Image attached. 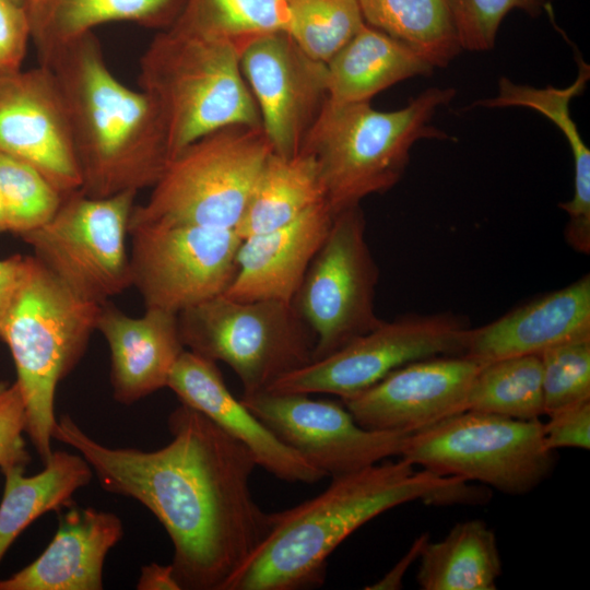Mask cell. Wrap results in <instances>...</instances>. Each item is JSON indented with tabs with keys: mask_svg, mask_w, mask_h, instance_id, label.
Here are the masks:
<instances>
[{
	"mask_svg": "<svg viewBox=\"0 0 590 590\" xmlns=\"http://www.w3.org/2000/svg\"><path fill=\"white\" fill-rule=\"evenodd\" d=\"M168 428L172 440L157 450L113 448L63 414L52 439L75 449L105 491L138 500L158 519L174 546L181 589L225 590L271 526L249 484L257 462L186 404L169 414Z\"/></svg>",
	"mask_w": 590,
	"mask_h": 590,
	"instance_id": "obj_1",
	"label": "cell"
},
{
	"mask_svg": "<svg viewBox=\"0 0 590 590\" xmlns=\"http://www.w3.org/2000/svg\"><path fill=\"white\" fill-rule=\"evenodd\" d=\"M464 480L421 469L404 459L332 477L316 497L271 514L259 545L225 590H298L320 586L330 554L350 534L399 505L440 504Z\"/></svg>",
	"mask_w": 590,
	"mask_h": 590,
	"instance_id": "obj_2",
	"label": "cell"
},
{
	"mask_svg": "<svg viewBox=\"0 0 590 590\" xmlns=\"http://www.w3.org/2000/svg\"><path fill=\"white\" fill-rule=\"evenodd\" d=\"M59 85L81 177L92 198L152 188L170 161L155 101L125 85L108 68L99 39L88 33L45 64Z\"/></svg>",
	"mask_w": 590,
	"mask_h": 590,
	"instance_id": "obj_3",
	"label": "cell"
},
{
	"mask_svg": "<svg viewBox=\"0 0 590 590\" xmlns=\"http://www.w3.org/2000/svg\"><path fill=\"white\" fill-rule=\"evenodd\" d=\"M455 95L451 87H429L390 111L377 110L370 102L327 99L300 152L315 158L332 214L391 189L401 179L416 141L449 139L430 120Z\"/></svg>",
	"mask_w": 590,
	"mask_h": 590,
	"instance_id": "obj_4",
	"label": "cell"
},
{
	"mask_svg": "<svg viewBox=\"0 0 590 590\" xmlns=\"http://www.w3.org/2000/svg\"><path fill=\"white\" fill-rule=\"evenodd\" d=\"M139 85L162 114L170 160L221 128L261 127L243 75L240 51L229 43L175 26L153 37L139 63Z\"/></svg>",
	"mask_w": 590,
	"mask_h": 590,
	"instance_id": "obj_5",
	"label": "cell"
},
{
	"mask_svg": "<svg viewBox=\"0 0 590 590\" xmlns=\"http://www.w3.org/2000/svg\"><path fill=\"white\" fill-rule=\"evenodd\" d=\"M99 305L72 294L34 257L0 330L16 369L25 433L45 463L52 453L58 384L82 358L96 330Z\"/></svg>",
	"mask_w": 590,
	"mask_h": 590,
	"instance_id": "obj_6",
	"label": "cell"
},
{
	"mask_svg": "<svg viewBox=\"0 0 590 590\" xmlns=\"http://www.w3.org/2000/svg\"><path fill=\"white\" fill-rule=\"evenodd\" d=\"M272 152L262 127L234 125L203 135L169 161L148 200L133 206L128 231L151 224L236 229Z\"/></svg>",
	"mask_w": 590,
	"mask_h": 590,
	"instance_id": "obj_7",
	"label": "cell"
},
{
	"mask_svg": "<svg viewBox=\"0 0 590 590\" xmlns=\"http://www.w3.org/2000/svg\"><path fill=\"white\" fill-rule=\"evenodd\" d=\"M182 344L227 364L244 392L266 391L314 359L316 338L292 303L239 302L220 295L177 315Z\"/></svg>",
	"mask_w": 590,
	"mask_h": 590,
	"instance_id": "obj_8",
	"label": "cell"
},
{
	"mask_svg": "<svg viewBox=\"0 0 590 590\" xmlns=\"http://www.w3.org/2000/svg\"><path fill=\"white\" fill-rule=\"evenodd\" d=\"M553 453L540 418L465 410L409 434L400 457L436 474L523 495L550 476Z\"/></svg>",
	"mask_w": 590,
	"mask_h": 590,
	"instance_id": "obj_9",
	"label": "cell"
},
{
	"mask_svg": "<svg viewBox=\"0 0 590 590\" xmlns=\"http://www.w3.org/2000/svg\"><path fill=\"white\" fill-rule=\"evenodd\" d=\"M137 193L92 198L73 191L46 223L20 236L66 288L102 305L131 286L126 236Z\"/></svg>",
	"mask_w": 590,
	"mask_h": 590,
	"instance_id": "obj_10",
	"label": "cell"
},
{
	"mask_svg": "<svg viewBox=\"0 0 590 590\" xmlns=\"http://www.w3.org/2000/svg\"><path fill=\"white\" fill-rule=\"evenodd\" d=\"M378 267L366 239L359 205L333 216L293 299L316 338L314 359L322 358L376 328Z\"/></svg>",
	"mask_w": 590,
	"mask_h": 590,
	"instance_id": "obj_11",
	"label": "cell"
},
{
	"mask_svg": "<svg viewBox=\"0 0 590 590\" xmlns=\"http://www.w3.org/2000/svg\"><path fill=\"white\" fill-rule=\"evenodd\" d=\"M470 330L462 318L448 312L382 320L338 351L284 375L266 391L344 399L409 363L464 354Z\"/></svg>",
	"mask_w": 590,
	"mask_h": 590,
	"instance_id": "obj_12",
	"label": "cell"
},
{
	"mask_svg": "<svg viewBox=\"0 0 590 590\" xmlns=\"http://www.w3.org/2000/svg\"><path fill=\"white\" fill-rule=\"evenodd\" d=\"M131 286L145 309L178 315L223 295L236 271L235 229L151 224L132 227Z\"/></svg>",
	"mask_w": 590,
	"mask_h": 590,
	"instance_id": "obj_13",
	"label": "cell"
},
{
	"mask_svg": "<svg viewBox=\"0 0 590 590\" xmlns=\"http://www.w3.org/2000/svg\"><path fill=\"white\" fill-rule=\"evenodd\" d=\"M240 400L326 476L344 475L400 456L409 435L363 427L344 404L308 394L263 391Z\"/></svg>",
	"mask_w": 590,
	"mask_h": 590,
	"instance_id": "obj_14",
	"label": "cell"
},
{
	"mask_svg": "<svg viewBox=\"0 0 590 590\" xmlns=\"http://www.w3.org/2000/svg\"><path fill=\"white\" fill-rule=\"evenodd\" d=\"M240 68L273 153L298 154L328 99L327 64L309 57L287 32H278L249 43Z\"/></svg>",
	"mask_w": 590,
	"mask_h": 590,
	"instance_id": "obj_15",
	"label": "cell"
},
{
	"mask_svg": "<svg viewBox=\"0 0 590 590\" xmlns=\"http://www.w3.org/2000/svg\"><path fill=\"white\" fill-rule=\"evenodd\" d=\"M0 152L35 167L62 196L80 190L64 102L48 67L0 74Z\"/></svg>",
	"mask_w": 590,
	"mask_h": 590,
	"instance_id": "obj_16",
	"label": "cell"
},
{
	"mask_svg": "<svg viewBox=\"0 0 590 590\" xmlns=\"http://www.w3.org/2000/svg\"><path fill=\"white\" fill-rule=\"evenodd\" d=\"M481 366L464 354L415 361L342 402L363 427L412 434L465 411Z\"/></svg>",
	"mask_w": 590,
	"mask_h": 590,
	"instance_id": "obj_17",
	"label": "cell"
},
{
	"mask_svg": "<svg viewBox=\"0 0 590 590\" xmlns=\"http://www.w3.org/2000/svg\"><path fill=\"white\" fill-rule=\"evenodd\" d=\"M167 387L180 403L201 412L253 456L257 465L291 483H316L326 475L279 439L228 390L215 362L185 350L176 361Z\"/></svg>",
	"mask_w": 590,
	"mask_h": 590,
	"instance_id": "obj_18",
	"label": "cell"
},
{
	"mask_svg": "<svg viewBox=\"0 0 590 590\" xmlns=\"http://www.w3.org/2000/svg\"><path fill=\"white\" fill-rule=\"evenodd\" d=\"M333 216L322 201L282 227L241 238L236 271L223 295L239 302L293 303Z\"/></svg>",
	"mask_w": 590,
	"mask_h": 590,
	"instance_id": "obj_19",
	"label": "cell"
},
{
	"mask_svg": "<svg viewBox=\"0 0 590 590\" xmlns=\"http://www.w3.org/2000/svg\"><path fill=\"white\" fill-rule=\"evenodd\" d=\"M98 330L110 352L109 379L114 399L125 405L167 387L169 374L186 350L177 315L145 309L130 317L107 302L99 305Z\"/></svg>",
	"mask_w": 590,
	"mask_h": 590,
	"instance_id": "obj_20",
	"label": "cell"
},
{
	"mask_svg": "<svg viewBox=\"0 0 590 590\" xmlns=\"http://www.w3.org/2000/svg\"><path fill=\"white\" fill-rule=\"evenodd\" d=\"M586 338H590L589 274L471 329L464 355L486 364L541 354L558 344Z\"/></svg>",
	"mask_w": 590,
	"mask_h": 590,
	"instance_id": "obj_21",
	"label": "cell"
},
{
	"mask_svg": "<svg viewBox=\"0 0 590 590\" xmlns=\"http://www.w3.org/2000/svg\"><path fill=\"white\" fill-rule=\"evenodd\" d=\"M73 505V504H72ZM70 505L44 552L0 580V590H102L104 563L121 540L120 518L93 507Z\"/></svg>",
	"mask_w": 590,
	"mask_h": 590,
	"instance_id": "obj_22",
	"label": "cell"
},
{
	"mask_svg": "<svg viewBox=\"0 0 590 590\" xmlns=\"http://www.w3.org/2000/svg\"><path fill=\"white\" fill-rule=\"evenodd\" d=\"M185 0H25L31 40L39 64L103 24L131 22L164 30L178 17Z\"/></svg>",
	"mask_w": 590,
	"mask_h": 590,
	"instance_id": "obj_23",
	"label": "cell"
},
{
	"mask_svg": "<svg viewBox=\"0 0 590 590\" xmlns=\"http://www.w3.org/2000/svg\"><path fill=\"white\" fill-rule=\"evenodd\" d=\"M328 101L366 103L384 90L434 67L406 44L365 24L327 63Z\"/></svg>",
	"mask_w": 590,
	"mask_h": 590,
	"instance_id": "obj_24",
	"label": "cell"
},
{
	"mask_svg": "<svg viewBox=\"0 0 590 590\" xmlns=\"http://www.w3.org/2000/svg\"><path fill=\"white\" fill-rule=\"evenodd\" d=\"M39 473L25 476V465L0 469L4 476L0 503V563L16 538L37 518L73 504L72 496L87 485L93 471L80 453L52 451Z\"/></svg>",
	"mask_w": 590,
	"mask_h": 590,
	"instance_id": "obj_25",
	"label": "cell"
},
{
	"mask_svg": "<svg viewBox=\"0 0 590 590\" xmlns=\"http://www.w3.org/2000/svg\"><path fill=\"white\" fill-rule=\"evenodd\" d=\"M418 557L423 590H493L502 575L497 538L479 519L455 524L437 542L425 541Z\"/></svg>",
	"mask_w": 590,
	"mask_h": 590,
	"instance_id": "obj_26",
	"label": "cell"
},
{
	"mask_svg": "<svg viewBox=\"0 0 590 590\" xmlns=\"http://www.w3.org/2000/svg\"><path fill=\"white\" fill-rule=\"evenodd\" d=\"M322 201H326L323 185L310 154L299 152L284 157L272 152L235 231L245 238L276 229Z\"/></svg>",
	"mask_w": 590,
	"mask_h": 590,
	"instance_id": "obj_27",
	"label": "cell"
},
{
	"mask_svg": "<svg viewBox=\"0 0 590 590\" xmlns=\"http://www.w3.org/2000/svg\"><path fill=\"white\" fill-rule=\"evenodd\" d=\"M366 24L406 44L435 67H447L461 47L450 0H358Z\"/></svg>",
	"mask_w": 590,
	"mask_h": 590,
	"instance_id": "obj_28",
	"label": "cell"
},
{
	"mask_svg": "<svg viewBox=\"0 0 590 590\" xmlns=\"http://www.w3.org/2000/svg\"><path fill=\"white\" fill-rule=\"evenodd\" d=\"M288 0H185L173 26L235 46L287 32ZM170 25V26H172Z\"/></svg>",
	"mask_w": 590,
	"mask_h": 590,
	"instance_id": "obj_29",
	"label": "cell"
},
{
	"mask_svg": "<svg viewBox=\"0 0 590 590\" xmlns=\"http://www.w3.org/2000/svg\"><path fill=\"white\" fill-rule=\"evenodd\" d=\"M467 410L518 420L545 415L540 354L482 364L472 382Z\"/></svg>",
	"mask_w": 590,
	"mask_h": 590,
	"instance_id": "obj_30",
	"label": "cell"
},
{
	"mask_svg": "<svg viewBox=\"0 0 590 590\" xmlns=\"http://www.w3.org/2000/svg\"><path fill=\"white\" fill-rule=\"evenodd\" d=\"M579 71L575 82L564 88L547 86L536 88L514 83L507 78H500L498 93L495 97L477 101L473 106L488 108L521 106L536 110L557 126L567 139L575 167L574 185H590V151L580 138L577 126L570 116V102L580 95L590 78V67L579 59Z\"/></svg>",
	"mask_w": 590,
	"mask_h": 590,
	"instance_id": "obj_31",
	"label": "cell"
},
{
	"mask_svg": "<svg viewBox=\"0 0 590 590\" xmlns=\"http://www.w3.org/2000/svg\"><path fill=\"white\" fill-rule=\"evenodd\" d=\"M287 34L327 63L366 24L358 0H288Z\"/></svg>",
	"mask_w": 590,
	"mask_h": 590,
	"instance_id": "obj_32",
	"label": "cell"
},
{
	"mask_svg": "<svg viewBox=\"0 0 590 590\" xmlns=\"http://www.w3.org/2000/svg\"><path fill=\"white\" fill-rule=\"evenodd\" d=\"M0 197L9 231L19 235L46 223L63 198L35 167L2 152Z\"/></svg>",
	"mask_w": 590,
	"mask_h": 590,
	"instance_id": "obj_33",
	"label": "cell"
},
{
	"mask_svg": "<svg viewBox=\"0 0 590 590\" xmlns=\"http://www.w3.org/2000/svg\"><path fill=\"white\" fill-rule=\"evenodd\" d=\"M540 357L545 415L590 400V338L550 347Z\"/></svg>",
	"mask_w": 590,
	"mask_h": 590,
	"instance_id": "obj_34",
	"label": "cell"
},
{
	"mask_svg": "<svg viewBox=\"0 0 590 590\" xmlns=\"http://www.w3.org/2000/svg\"><path fill=\"white\" fill-rule=\"evenodd\" d=\"M461 49L485 51L494 47L499 25L514 9L531 16L542 12L545 0H450Z\"/></svg>",
	"mask_w": 590,
	"mask_h": 590,
	"instance_id": "obj_35",
	"label": "cell"
},
{
	"mask_svg": "<svg viewBox=\"0 0 590 590\" xmlns=\"http://www.w3.org/2000/svg\"><path fill=\"white\" fill-rule=\"evenodd\" d=\"M26 414L23 398L16 382L0 385V469L27 465L31 457L26 450L23 433Z\"/></svg>",
	"mask_w": 590,
	"mask_h": 590,
	"instance_id": "obj_36",
	"label": "cell"
},
{
	"mask_svg": "<svg viewBox=\"0 0 590 590\" xmlns=\"http://www.w3.org/2000/svg\"><path fill=\"white\" fill-rule=\"evenodd\" d=\"M543 423V439L547 449L590 448V400L562 409Z\"/></svg>",
	"mask_w": 590,
	"mask_h": 590,
	"instance_id": "obj_37",
	"label": "cell"
},
{
	"mask_svg": "<svg viewBox=\"0 0 590 590\" xmlns=\"http://www.w3.org/2000/svg\"><path fill=\"white\" fill-rule=\"evenodd\" d=\"M30 39L24 5L15 0H0V74L22 69Z\"/></svg>",
	"mask_w": 590,
	"mask_h": 590,
	"instance_id": "obj_38",
	"label": "cell"
},
{
	"mask_svg": "<svg viewBox=\"0 0 590 590\" xmlns=\"http://www.w3.org/2000/svg\"><path fill=\"white\" fill-rule=\"evenodd\" d=\"M32 257L13 256L0 260V330L25 281Z\"/></svg>",
	"mask_w": 590,
	"mask_h": 590,
	"instance_id": "obj_39",
	"label": "cell"
},
{
	"mask_svg": "<svg viewBox=\"0 0 590 590\" xmlns=\"http://www.w3.org/2000/svg\"><path fill=\"white\" fill-rule=\"evenodd\" d=\"M138 590H181L170 565L151 563L141 568L137 582Z\"/></svg>",
	"mask_w": 590,
	"mask_h": 590,
	"instance_id": "obj_40",
	"label": "cell"
},
{
	"mask_svg": "<svg viewBox=\"0 0 590 590\" xmlns=\"http://www.w3.org/2000/svg\"><path fill=\"white\" fill-rule=\"evenodd\" d=\"M9 231V224L8 219L5 214V210L0 197V233L8 232Z\"/></svg>",
	"mask_w": 590,
	"mask_h": 590,
	"instance_id": "obj_41",
	"label": "cell"
},
{
	"mask_svg": "<svg viewBox=\"0 0 590 590\" xmlns=\"http://www.w3.org/2000/svg\"><path fill=\"white\" fill-rule=\"evenodd\" d=\"M15 1H16L17 3H20V4H23V5H24V2H25V0H15Z\"/></svg>",
	"mask_w": 590,
	"mask_h": 590,
	"instance_id": "obj_42",
	"label": "cell"
}]
</instances>
